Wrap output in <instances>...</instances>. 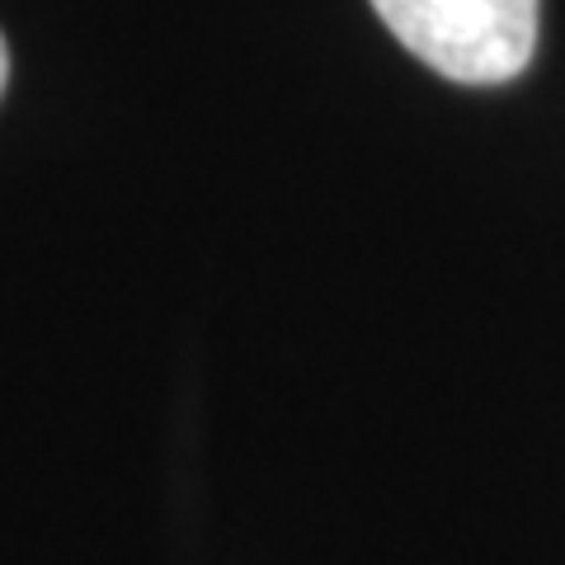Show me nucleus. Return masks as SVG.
Masks as SVG:
<instances>
[{
	"label": "nucleus",
	"mask_w": 565,
	"mask_h": 565,
	"mask_svg": "<svg viewBox=\"0 0 565 565\" xmlns=\"http://www.w3.org/2000/svg\"><path fill=\"white\" fill-rule=\"evenodd\" d=\"M424 66L462 85L514 81L537 47V0H373Z\"/></svg>",
	"instance_id": "obj_1"
},
{
	"label": "nucleus",
	"mask_w": 565,
	"mask_h": 565,
	"mask_svg": "<svg viewBox=\"0 0 565 565\" xmlns=\"http://www.w3.org/2000/svg\"><path fill=\"white\" fill-rule=\"evenodd\" d=\"M6 76H10V52H6V39H0V90H6Z\"/></svg>",
	"instance_id": "obj_2"
}]
</instances>
